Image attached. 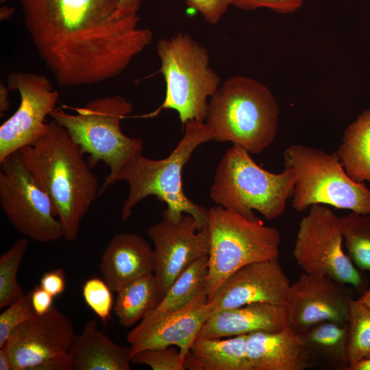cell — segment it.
Wrapping results in <instances>:
<instances>
[{
	"instance_id": "1",
	"label": "cell",
	"mask_w": 370,
	"mask_h": 370,
	"mask_svg": "<svg viewBox=\"0 0 370 370\" xmlns=\"http://www.w3.org/2000/svg\"><path fill=\"white\" fill-rule=\"evenodd\" d=\"M119 0H20L25 27L58 85L88 86L121 74L153 38Z\"/></svg>"
},
{
	"instance_id": "2",
	"label": "cell",
	"mask_w": 370,
	"mask_h": 370,
	"mask_svg": "<svg viewBox=\"0 0 370 370\" xmlns=\"http://www.w3.org/2000/svg\"><path fill=\"white\" fill-rule=\"evenodd\" d=\"M19 151L34 180L51 199L64 238L76 241L82 220L99 191L85 153L53 119L42 138Z\"/></svg>"
},
{
	"instance_id": "3",
	"label": "cell",
	"mask_w": 370,
	"mask_h": 370,
	"mask_svg": "<svg viewBox=\"0 0 370 370\" xmlns=\"http://www.w3.org/2000/svg\"><path fill=\"white\" fill-rule=\"evenodd\" d=\"M212 140V134L204 122L190 121L185 125L183 137L168 157L156 160L145 158L143 152L133 156L115 178V182L125 181L129 185V193L121 211L122 220L129 219L135 206L153 195L167 206L162 217L177 220L184 214H189L200 229L208 226V209L185 195L182 171L194 150Z\"/></svg>"
},
{
	"instance_id": "4",
	"label": "cell",
	"mask_w": 370,
	"mask_h": 370,
	"mask_svg": "<svg viewBox=\"0 0 370 370\" xmlns=\"http://www.w3.org/2000/svg\"><path fill=\"white\" fill-rule=\"evenodd\" d=\"M280 108L262 82L243 75L225 79L208 101L206 124L212 139L260 154L273 142Z\"/></svg>"
},
{
	"instance_id": "5",
	"label": "cell",
	"mask_w": 370,
	"mask_h": 370,
	"mask_svg": "<svg viewBox=\"0 0 370 370\" xmlns=\"http://www.w3.org/2000/svg\"><path fill=\"white\" fill-rule=\"evenodd\" d=\"M75 114L56 108L49 116L66 129L72 140L88 155L94 168L99 162L110 169L99 188V196L115 183V178L127 161L143 152L141 139L124 134L121 121L133 110L132 103L119 95L97 97L82 107L71 108Z\"/></svg>"
},
{
	"instance_id": "6",
	"label": "cell",
	"mask_w": 370,
	"mask_h": 370,
	"mask_svg": "<svg viewBox=\"0 0 370 370\" xmlns=\"http://www.w3.org/2000/svg\"><path fill=\"white\" fill-rule=\"evenodd\" d=\"M251 154L233 145L223 156L210 196L212 201L247 219H256L254 210L267 220L280 216L293 196L295 174L290 168L273 173L258 165Z\"/></svg>"
},
{
	"instance_id": "7",
	"label": "cell",
	"mask_w": 370,
	"mask_h": 370,
	"mask_svg": "<svg viewBox=\"0 0 370 370\" xmlns=\"http://www.w3.org/2000/svg\"><path fill=\"white\" fill-rule=\"evenodd\" d=\"M156 51L166 84L164 99L155 110L138 117L153 118L171 109L177 112L183 126L190 121L204 122L209 99L221 82L210 66L208 51L183 32L160 40Z\"/></svg>"
},
{
	"instance_id": "8",
	"label": "cell",
	"mask_w": 370,
	"mask_h": 370,
	"mask_svg": "<svg viewBox=\"0 0 370 370\" xmlns=\"http://www.w3.org/2000/svg\"><path fill=\"white\" fill-rule=\"evenodd\" d=\"M210 249L206 293L208 301L221 284L241 267L278 260L281 236L258 218L247 219L219 205L208 209Z\"/></svg>"
},
{
	"instance_id": "9",
	"label": "cell",
	"mask_w": 370,
	"mask_h": 370,
	"mask_svg": "<svg viewBox=\"0 0 370 370\" xmlns=\"http://www.w3.org/2000/svg\"><path fill=\"white\" fill-rule=\"evenodd\" d=\"M284 162L295 174L293 207L297 212L323 204L370 213V189L347 175L336 152L292 145L284 151Z\"/></svg>"
},
{
	"instance_id": "10",
	"label": "cell",
	"mask_w": 370,
	"mask_h": 370,
	"mask_svg": "<svg viewBox=\"0 0 370 370\" xmlns=\"http://www.w3.org/2000/svg\"><path fill=\"white\" fill-rule=\"evenodd\" d=\"M0 164V206L11 225L38 243L64 237L51 199L34 180L20 151L8 156Z\"/></svg>"
},
{
	"instance_id": "11",
	"label": "cell",
	"mask_w": 370,
	"mask_h": 370,
	"mask_svg": "<svg viewBox=\"0 0 370 370\" xmlns=\"http://www.w3.org/2000/svg\"><path fill=\"white\" fill-rule=\"evenodd\" d=\"M293 254L304 272L364 287L360 270L345 252L341 217L323 204L310 206L300 221Z\"/></svg>"
},
{
	"instance_id": "12",
	"label": "cell",
	"mask_w": 370,
	"mask_h": 370,
	"mask_svg": "<svg viewBox=\"0 0 370 370\" xmlns=\"http://www.w3.org/2000/svg\"><path fill=\"white\" fill-rule=\"evenodd\" d=\"M76 335L71 319L53 306L19 325L4 347L12 370H72L69 352Z\"/></svg>"
},
{
	"instance_id": "13",
	"label": "cell",
	"mask_w": 370,
	"mask_h": 370,
	"mask_svg": "<svg viewBox=\"0 0 370 370\" xmlns=\"http://www.w3.org/2000/svg\"><path fill=\"white\" fill-rule=\"evenodd\" d=\"M10 91H17L21 101L16 111L0 127V162L10 154L32 145L48 131L45 119L56 108L59 92L44 75L14 71L7 77Z\"/></svg>"
},
{
	"instance_id": "14",
	"label": "cell",
	"mask_w": 370,
	"mask_h": 370,
	"mask_svg": "<svg viewBox=\"0 0 370 370\" xmlns=\"http://www.w3.org/2000/svg\"><path fill=\"white\" fill-rule=\"evenodd\" d=\"M147 235L153 243V274L160 300L175 280L195 262L208 256V225L200 229L194 217L184 214L177 220L163 217L150 226Z\"/></svg>"
},
{
	"instance_id": "15",
	"label": "cell",
	"mask_w": 370,
	"mask_h": 370,
	"mask_svg": "<svg viewBox=\"0 0 370 370\" xmlns=\"http://www.w3.org/2000/svg\"><path fill=\"white\" fill-rule=\"evenodd\" d=\"M345 284L328 276L301 273L290 285V326L299 333L324 322L347 323L353 299Z\"/></svg>"
},
{
	"instance_id": "16",
	"label": "cell",
	"mask_w": 370,
	"mask_h": 370,
	"mask_svg": "<svg viewBox=\"0 0 370 370\" xmlns=\"http://www.w3.org/2000/svg\"><path fill=\"white\" fill-rule=\"evenodd\" d=\"M290 285L278 260L255 262L227 278L209 301L214 311L258 302L287 304Z\"/></svg>"
},
{
	"instance_id": "17",
	"label": "cell",
	"mask_w": 370,
	"mask_h": 370,
	"mask_svg": "<svg viewBox=\"0 0 370 370\" xmlns=\"http://www.w3.org/2000/svg\"><path fill=\"white\" fill-rule=\"evenodd\" d=\"M208 301L206 290L199 292L184 307L162 320L147 332L127 338L132 349V358L147 349L175 345L185 358L204 323L214 312Z\"/></svg>"
},
{
	"instance_id": "18",
	"label": "cell",
	"mask_w": 370,
	"mask_h": 370,
	"mask_svg": "<svg viewBox=\"0 0 370 370\" xmlns=\"http://www.w3.org/2000/svg\"><path fill=\"white\" fill-rule=\"evenodd\" d=\"M290 326L288 304L258 302L214 311L197 338H222L254 332H275Z\"/></svg>"
},
{
	"instance_id": "19",
	"label": "cell",
	"mask_w": 370,
	"mask_h": 370,
	"mask_svg": "<svg viewBox=\"0 0 370 370\" xmlns=\"http://www.w3.org/2000/svg\"><path fill=\"white\" fill-rule=\"evenodd\" d=\"M99 269L112 292L153 272V249L141 236L130 232L115 234L106 245Z\"/></svg>"
},
{
	"instance_id": "20",
	"label": "cell",
	"mask_w": 370,
	"mask_h": 370,
	"mask_svg": "<svg viewBox=\"0 0 370 370\" xmlns=\"http://www.w3.org/2000/svg\"><path fill=\"white\" fill-rule=\"evenodd\" d=\"M247 353L253 370H304L310 363L301 334L288 326L247 334Z\"/></svg>"
},
{
	"instance_id": "21",
	"label": "cell",
	"mask_w": 370,
	"mask_h": 370,
	"mask_svg": "<svg viewBox=\"0 0 370 370\" xmlns=\"http://www.w3.org/2000/svg\"><path fill=\"white\" fill-rule=\"evenodd\" d=\"M131 352L130 346L117 345L89 320L76 335L69 356L72 370H130Z\"/></svg>"
},
{
	"instance_id": "22",
	"label": "cell",
	"mask_w": 370,
	"mask_h": 370,
	"mask_svg": "<svg viewBox=\"0 0 370 370\" xmlns=\"http://www.w3.org/2000/svg\"><path fill=\"white\" fill-rule=\"evenodd\" d=\"M208 276V256H206L195 262L175 280L156 306L144 316L127 338L147 332L186 306L199 292L206 290Z\"/></svg>"
},
{
	"instance_id": "23",
	"label": "cell",
	"mask_w": 370,
	"mask_h": 370,
	"mask_svg": "<svg viewBox=\"0 0 370 370\" xmlns=\"http://www.w3.org/2000/svg\"><path fill=\"white\" fill-rule=\"evenodd\" d=\"M247 334L228 339L197 338L184 358L192 370H253L247 353Z\"/></svg>"
},
{
	"instance_id": "24",
	"label": "cell",
	"mask_w": 370,
	"mask_h": 370,
	"mask_svg": "<svg viewBox=\"0 0 370 370\" xmlns=\"http://www.w3.org/2000/svg\"><path fill=\"white\" fill-rule=\"evenodd\" d=\"M347 333V322L334 321L318 323L300 333L310 367L346 370L349 366Z\"/></svg>"
},
{
	"instance_id": "25",
	"label": "cell",
	"mask_w": 370,
	"mask_h": 370,
	"mask_svg": "<svg viewBox=\"0 0 370 370\" xmlns=\"http://www.w3.org/2000/svg\"><path fill=\"white\" fill-rule=\"evenodd\" d=\"M336 153L354 181L370 183V109L347 126Z\"/></svg>"
},
{
	"instance_id": "26",
	"label": "cell",
	"mask_w": 370,
	"mask_h": 370,
	"mask_svg": "<svg viewBox=\"0 0 370 370\" xmlns=\"http://www.w3.org/2000/svg\"><path fill=\"white\" fill-rule=\"evenodd\" d=\"M116 293L114 312L119 324L124 328L133 326L160 301L153 273L129 282Z\"/></svg>"
},
{
	"instance_id": "27",
	"label": "cell",
	"mask_w": 370,
	"mask_h": 370,
	"mask_svg": "<svg viewBox=\"0 0 370 370\" xmlns=\"http://www.w3.org/2000/svg\"><path fill=\"white\" fill-rule=\"evenodd\" d=\"M341 226L348 256L360 271H370V213L351 212Z\"/></svg>"
},
{
	"instance_id": "28",
	"label": "cell",
	"mask_w": 370,
	"mask_h": 370,
	"mask_svg": "<svg viewBox=\"0 0 370 370\" xmlns=\"http://www.w3.org/2000/svg\"><path fill=\"white\" fill-rule=\"evenodd\" d=\"M349 365L370 358V308L352 299L347 316Z\"/></svg>"
},
{
	"instance_id": "29",
	"label": "cell",
	"mask_w": 370,
	"mask_h": 370,
	"mask_svg": "<svg viewBox=\"0 0 370 370\" xmlns=\"http://www.w3.org/2000/svg\"><path fill=\"white\" fill-rule=\"evenodd\" d=\"M28 245L27 238H19L0 257V308L10 306L25 295L17 281V273Z\"/></svg>"
},
{
	"instance_id": "30",
	"label": "cell",
	"mask_w": 370,
	"mask_h": 370,
	"mask_svg": "<svg viewBox=\"0 0 370 370\" xmlns=\"http://www.w3.org/2000/svg\"><path fill=\"white\" fill-rule=\"evenodd\" d=\"M112 290L105 280L97 277L86 280L82 285L85 302L106 325L113 308Z\"/></svg>"
},
{
	"instance_id": "31",
	"label": "cell",
	"mask_w": 370,
	"mask_h": 370,
	"mask_svg": "<svg viewBox=\"0 0 370 370\" xmlns=\"http://www.w3.org/2000/svg\"><path fill=\"white\" fill-rule=\"evenodd\" d=\"M32 290L14 301L0 314V348L7 343L13 331L35 314Z\"/></svg>"
},
{
	"instance_id": "32",
	"label": "cell",
	"mask_w": 370,
	"mask_h": 370,
	"mask_svg": "<svg viewBox=\"0 0 370 370\" xmlns=\"http://www.w3.org/2000/svg\"><path fill=\"white\" fill-rule=\"evenodd\" d=\"M132 364L145 365L153 370H184L180 350L166 347L143 350L132 358Z\"/></svg>"
},
{
	"instance_id": "33",
	"label": "cell",
	"mask_w": 370,
	"mask_h": 370,
	"mask_svg": "<svg viewBox=\"0 0 370 370\" xmlns=\"http://www.w3.org/2000/svg\"><path fill=\"white\" fill-rule=\"evenodd\" d=\"M304 0H229L230 5L239 9L252 10L261 8L270 9L280 14L296 12Z\"/></svg>"
},
{
	"instance_id": "34",
	"label": "cell",
	"mask_w": 370,
	"mask_h": 370,
	"mask_svg": "<svg viewBox=\"0 0 370 370\" xmlns=\"http://www.w3.org/2000/svg\"><path fill=\"white\" fill-rule=\"evenodd\" d=\"M186 4L211 25L218 23L230 5L229 0H186Z\"/></svg>"
},
{
	"instance_id": "35",
	"label": "cell",
	"mask_w": 370,
	"mask_h": 370,
	"mask_svg": "<svg viewBox=\"0 0 370 370\" xmlns=\"http://www.w3.org/2000/svg\"><path fill=\"white\" fill-rule=\"evenodd\" d=\"M40 286L53 297L62 294L66 286L65 273L62 269H56L44 273Z\"/></svg>"
},
{
	"instance_id": "36",
	"label": "cell",
	"mask_w": 370,
	"mask_h": 370,
	"mask_svg": "<svg viewBox=\"0 0 370 370\" xmlns=\"http://www.w3.org/2000/svg\"><path fill=\"white\" fill-rule=\"evenodd\" d=\"M53 297L42 289L40 285L32 289L33 308L37 314H43L53 306Z\"/></svg>"
},
{
	"instance_id": "37",
	"label": "cell",
	"mask_w": 370,
	"mask_h": 370,
	"mask_svg": "<svg viewBox=\"0 0 370 370\" xmlns=\"http://www.w3.org/2000/svg\"><path fill=\"white\" fill-rule=\"evenodd\" d=\"M141 0H119L117 14L119 16H126L137 14Z\"/></svg>"
},
{
	"instance_id": "38",
	"label": "cell",
	"mask_w": 370,
	"mask_h": 370,
	"mask_svg": "<svg viewBox=\"0 0 370 370\" xmlns=\"http://www.w3.org/2000/svg\"><path fill=\"white\" fill-rule=\"evenodd\" d=\"M10 89L7 86L2 84H0V113L1 116L2 114L5 113L10 107V101L9 99V93Z\"/></svg>"
},
{
	"instance_id": "39",
	"label": "cell",
	"mask_w": 370,
	"mask_h": 370,
	"mask_svg": "<svg viewBox=\"0 0 370 370\" xmlns=\"http://www.w3.org/2000/svg\"><path fill=\"white\" fill-rule=\"evenodd\" d=\"M0 370H12L10 354L4 346L0 348Z\"/></svg>"
},
{
	"instance_id": "40",
	"label": "cell",
	"mask_w": 370,
	"mask_h": 370,
	"mask_svg": "<svg viewBox=\"0 0 370 370\" xmlns=\"http://www.w3.org/2000/svg\"><path fill=\"white\" fill-rule=\"evenodd\" d=\"M346 370H370V358L349 365Z\"/></svg>"
},
{
	"instance_id": "41",
	"label": "cell",
	"mask_w": 370,
	"mask_h": 370,
	"mask_svg": "<svg viewBox=\"0 0 370 370\" xmlns=\"http://www.w3.org/2000/svg\"><path fill=\"white\" fill-rule=\"evenodd\" d=\"M15 8L8 6H3L0 8V21H5L11 18L14 14Z\"/></svg>"
},
{
	"instance_id": "42",
	"label": "cell",
	"mask_w": 370,
	"mask_h": 370,
	"mask_svg": "<svg viewBox=\"0 0 370 370\" xmlns=\"http://www.w3.org/2000/svg\"><path fill=\"white\" fill-rule=\"evenodd\" d=\"M358 300L370 308V288L365 291Z\"/></svg>"
},
{
	"instance_id": "43",
	"label": "cell",
	"mask_w": 370,
	"mask_h": 370,
	"mask_svg": "<svg viewBox=\"0 0 370 370\" xmlns=\"http://www.w3.org/2000/svg\"><path fill=\"white\" fill-rule=\"evenodd\" d=\"M5 1H6V0H0V3H4Z\"/></svg>"
}]
</instances>
